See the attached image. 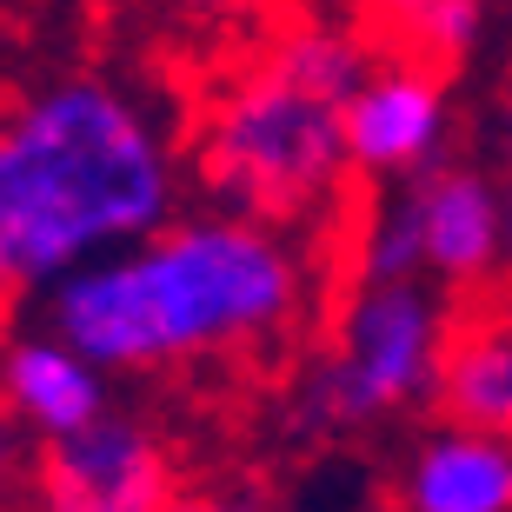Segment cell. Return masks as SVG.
<instances>
[{
  "label": "cell",
  "instance_id": "15",
  "mask_svg": "<svg viewBox=\"0 0 512 512\" xmlns=\"http://www.w3.org/2000/svg\"><path fill=\"white\" fill-rule=\"evenodd\" d=\"M0 313H7V300H0Z\"/></svg>",
  "mask_w": 512,
  "mask_h": 512
},
{
  "label": "cell",
  "instance_id": "14",
  "mask_svg": "<svg viewBox=\"0 0 512 512\" xmlns=\"http://www.w3.org/2000/svg\"><path fill=\"white\" fill-rule=\"evenodd\" d=\"M167 512H247V506H233V499H207V493H193V499L173 493V499H167Z\"/></svg>",
  "mask_w": 512,
  "mask_h": 512
},
{
  "label": "cell",
  "instance_id": "2",
  "mask_svg": "<svg viewBox=\"0 0 512 512\" xmlns=\"http://www.w3.org/2000/svg\"><path fill=\"white\" fill-rule=\"evenodd\" d=\"M173 207L153 120L100 80H60L0 120V300L147 240Z\"/></svg>",
  "mask_w": 512,
  "mask_h": 512
},
{
  "label": "cell",
  "instance_id": "9",
  "mask_svg": "<svg viewBox=\"0 0 512 512\" xmlns=\"http://www.w3.org/2000/svg\"><path fill=\"white\" fill-rule=\"evenodd\" d=\"M0 413L40 439H60L107 413V380L67 340H14L0 353Z\"/></svg>",
  "mask_w": 512,
  "mask_h": 512
},
{
  "label": "cell",
  "instance_id": "4",
  "mask_svg": "<svg viewBox=\"0 0 512 512\" xmlns=\"http://www.w3.org/2000/svg\"><path fill=\"white\" fill-rule=\"evenodd\" d=\"M446 346V306L419 280L360 286L340 313V340L313 366L300 399V419L313 433H346L366 419H386L399 406L433 393V366Z\"/></svg>",
  "mask_w": 512,
  "mask_h": 512
},
{
  "label": "cell",
  "instance_id": "8",
  "mask_svg": "<svg viewBox=\"0 0 512 512\" xmlns=\"http://www.w3.org/2000/svg\"><path fill=\"white\" fill-rule=\"evenodd\" d=\"M439 413L466 433L512 439V313L493 300L446 313V346L433 366Z\"/></svg>",
  "mask_w": 512,
  "mask_h": 512
},
{
  "label": "cell",
  "instance_id": "7",
  "mask_svg": "<svg viewBox=\"0 0 512 512\" xmlns=\"http://www.w3.org/2000/svg\"><path fill=\"white\" fill-rule=\"evenodd\" d=\"M406 227H413V253L426 273L446 286H486L506 260V207L499 193L466 167H439L413 180V193L399 200Z\"/></svg>",
  "mask_w": 512,
  "mask_h": 512
},
{
  "label": "cell",
  "instance_id": "6",
  "mask_svg": "<svg viewBox=\"0 0 512 512\" xmlns=\"http://www.w3.org/2000/svg\"><path fill=\"white\" fill-rule=\"evenodd\" d=\"M446 127V74L399 54H373L366 80L346 100V160L353 173H413L439 147Z\"/></svg>",
  "mask_w": 512,
  "mask_h": 512
},
{
  "label": "cell",
  "instance_id": "13",
  "mask_svg": "<svg viewBox=\"0 0 512 512\" xmlns=\"http://www.w3.org/2000/svg\"><path fill=\"white\" fill-rule=\"evenodd\" d=\"M27 493V446H20V426L0 413V512H20Z\"/></svg>",
  "mask_w": 512,
  "mask_h": 512
},
{
  "label": "cell",
  "instance_id": "1",
  "mask_svg": "<svg viewBox=\"0 0 512 512\" xmlns=\"http://www.w3.org/2000/svg\"><path fill=\"white\" fill-rule=\"evenodd\" d=\"M306 273L286 240L240 213L153 227L127 260H80L54 286V326L100 373L247 353L300 326Z\"/></svg>",
  "mask_w": 512,
  "mask_h": 512
},
{
  "label": "cell",
  "instance_id": "3",
  "mask_svg": "<svg viewBox=\"0 0 512 512\" xmlns=\"http://www.w3.org/2000/svg\"><path fill=\"white\" fill-rule=\"evenodd\" d=\"M373 67L353 27H273L193 114L200 187L260 227H320L346 207V100Z\"/></svg>",
  "mask_w": 512,
  "mask_h": 512
},
{
  "label": "cell",
  "instance_id": "10",
  "mask_svg": "<svg viewBox=\"0 0 512 512\" xmlns=\"http://www.w3.org/2000/svg\"><path fill=\"white\" fill-rule=\"evenodd\" d=\"M406 512H512V439L446 426L406 473Z\"/></svg>",
  "mask_w": 512,
  "mask_h": 512
},
{
  "label": "cell",
  "instance_id": "5",
  "mask_svg": "<svg viewBox=\"0 0 512 512\" xmlns=\"http://www.w3.org/2000/svg\"><path fill=\"white\" fill-rule=\"evenodd\" d=\"M173 453L140 419L100 413L27 459V512H167Z\"/></svg>",
  "mask_w": 512,
  "mask_h": 512
},
{
  "label": "cell",
  "instance_id": "12",
  "mask_svg": "<svg viewBox=\"0 0 512 512\" xmlns=\"http://www.w3.org/2000/svg\"><path fill=\"white\" fill-rule=\"evenodd\" d=\"M173 34H253L273 0H147Z\"/></svg>",
  "mask_w": 512,
  "mask_h": 512
},
{
  "label": "cell",
  "instance_id": "11",
  "mask_svg": "<svg viewBox=\"0 0 512 512\" xmlns=\"http://www.w3.org/2000/svg\"><path fill=\"white\" fill-rule=\"evenodd\" d=\"M360 14L366 27H353V34L373 54H399L433 74H453L459 54L473 47L479 0H360Z\"/></svg>",
  "mask_w": 512,
  "mask_h": 512
}]
</instances>
